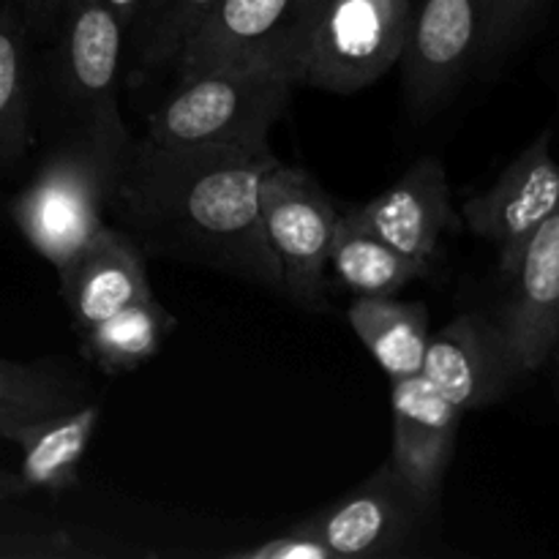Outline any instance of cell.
Listing matches in <instances>:
<instances>
[{"label":"cell","mask_w":559,"mask_h":559,"mask_svg":"<svg viewBox=\"0 0 559 559\" xmlns=\"http://www.w3.org/2000/svg\"><path fill=\"white\" fill-rule=\"evenodd\" d=\"M102 407L74 404L58 415L36 420L11 437L22 451L11 475H0V497H22L27 491L60 495L80 484V462L93 440Z\"/></svg>","instance_id":"16"},{"label":"cell","mask_w":559,"mask_h":559,"mask_svg":"<svg viewBox=\"0 0 559 559\" xmlns=\"http://www.w3.org/2000/svg\"><path fill=\"white\" fill-rule=\"evenodd\" d=\"M435 508L385 462L358 489L314 513L311 522L333 559L396 557L418 538Z\"/></svg>","instance_id":"9"},{"label":"cell","mask_w":559,"mask_h":559,"mask_svg":"<svg viewBox=\"0 0 559 559\" xmlns=\"http://www.w3.org/2000/svg\"><path fill=\"white\" fill-rule=\"evenodd\" d=\"M96 3L104 5V9L112 11V14L118 16L120 25H123L126 31H129L131 20H134V14H136V9H140L142 0H96Z\"/></svg>","instance_id":"26"},{"label":"cell","mask_w":559,"mask_h":559,"mask_svg":"<svg viewBox=\"0 0 559 559\" xmlns=\"http://www.w3.org/2000/svg\"><path fill=\"white\" fill-rule=\"evenodd\" d=\"M420 374L462 415L500 402L522 377L497 320L484 314H462L429 336Z\"/></svg>","instance_id":"12"},{"label":"cell","mask_w":559,"mask_h":559,"mask_svg":"<svg viewBox=\"0 0 559 559\" xmlns=\"http://www.w3.org/2000/svg\"><path fill=\"white\" fill-rule=\"evenodd\" d=\"M495 0H424L404 47V91L413 112L429 115L478 63Z\"/></svg>","instance_id":"10"},{"label":"cell","mask_w":559,"mask_h":559,"mask_svg":"<svg viewBox=\"0 0 559 559\" xmlns=\"http://www.w3.org/2000/svg\"><path fill=\"white\" fill-rule=\"evenodd\" d=\"M497 325L519 374H533L559 349V205L519 254Z\"/></svg>","instance_id":"11"},{"label":"cell","mask_w":559,"mask_h":559,"mask_svg":"<svg viewBox=\"0 0 559 559\" xmlns=\"http://www.w3.org/2000/svg\"><path fill=\"white\" fill-rule=\"evenodd\" d=\"M66 3L69 0H11L16 11H20L22 22H25L31 41H49L58 27L60 16H63Z\"/></svg>","instance_id":"25"},{"label":"cell","mask_w":559,"mask_h":559,"mask_svg":"<svg viewBox=\"0 0 559 559\" xmlns=\"http://www.w3.org/2000/svg\"><path fill=\"white\" fill-rule=\"evenodd\" d=\"M227 557L235 559H333L331 551L325 549V544L317 535L314 522L304 519V522L293 524L284 533L273 535L265 544L249 546V549L229 551Z\"/></svg>","instance_id":"24"},{"label":"cell","mask_w":559,"mask_h":559,"mask_svg":"<svg viewBox=\"0 0 559 559\" xmlns=\"http://www.w3.org/2000/svg\"><path fill=\"white\" fill-rule=\"evenodd\" d=\"M298 87L287 69H222L178 80L147 120L142 145L162 153L265 147Z\"/></svg>","instance_id":"3"},{"label":"cell","mask_w":559,"mask_h":559,"mask_svg":"<svg viewBox=\"0 0 559 559\" xmlns=\"http://www.w3.org/2000/svg\"><path fill=\"white\" fill-rule=\"evenodd\" d=\"M109 186L112 175L91 147L60 140L11 197L9 216L31 249L60 271L107 224Z\"/></svg>","instance_id":"5"},{"label":"cell","mask_w":559,"mask_h":559,"mask_svg":"<svg viewBox=\"0 0 559 559\" xmlns=\"http://www.w3.org/2000/svg\"><path fill=\"white\" fill-rule=\"evenodd\" d=\"M262 224L282 267L284 298L300 309H325L328 249L338 207L306 169L276 162L260 183Z\"/></svg>","instance_id":"6"},{"label":"cell","mask_w":559,"mask_h":559,"mask_svg":"<svg viewBox=\"0 0 559 559\" xmlns=\"http://www.w3.org/2000/svg\"><path fill=\"white\" fill-rule=\"evenodd\" d=\"M347 320L388 380L420 374L429 347V311L424 304H404L393 295H358Z\"/></svg>","instance_id":"17"},{"label":"cell","mask_w":559,"mask_h":559,"mask_svg":"<svg viewBox=\"0 0 559 559\" xmlns=\"http://www.w3.org/2000/svg\"><path fill=\"white\" fill-rule=\"evenodd\" d=\"M415 0H306L298 85L358 93L402 63Z\"/></svg>","instance_id":"4"},{"label":"cell","mask_w":559,"mask_h":559,"mask_svg":"<svg viewBox=\"0 0 559 559\" xmlns=\"http://www.w3.org/2000/svg\"><path fill=\"white\" fill-rule=\"evenodd\" d=\"M328 267H333L344 287L353 289L355 295H364V298L396 295L409 282L431 273V265L413 260L377 235L366 233L364 227L349 222L342 211H338L331 249H328Z\"/></svg>","instance_id":"18"},{"label":"cell","mask_w":559,"mask_h":559,"mask_svg":"<svg viewBox=\"0 0 559 559\" xmlns=\"http://www.w3.org/2000/svg\"><path fill=\"white\" fill-rule=\"evenodd\" d=\"M60 295L76 333L115 311L156 298L140 246L115 224H104L58 271Z\"/></svg>","instance_id":"15"},{"label":"cell","mask_w":559,"mask_h":559,"mask_svg":"<svg viewBox=\"0 0 559 559\" xmlns=\"http://www.w3.org/2000/svg\"><path fill=\"white\" fill-rule=\"evenodd\" d=\"M74 404V385L60 371L0 358V440Z\"/></svg>","instance_id":"22"},{"label":"cell","mask_w":559,"mask_h":559,"mask_svg":"<svg viewBox=\"0 0 559 559\" xmlns=\"http://www.w3.org/2000/svg\"><path fill=\"white\" fill-rule=\"evenodd\" d=\"M342 213L366 233L426 265H435L442 235L459 227L445 167L431 156L415 162L380 197Z\"/></svg>","instance_id":"13"},{"label":"cell","mask_w":559,"mask_h":559,"mask_svg":"<svg viewBox=\"0 0 559 559\" xmlns=\"http://www.w3.org/2000/svg\"><path fill=\"white\" fill-rule=\"evenodd\" d=\"M391 464L426 502L437 506L456 453L462 409L453 407L424 374H413L391 380Z\"/></svg>","instance_id":"14"},{"label":"cell","mask_w":559,"mask_h":559,"mask_svg":"<svg viewBox=\"0 0 559 559\" xmlns=\"http://www.w3.org/2000/svg\"><path fill=\"white\" fill-rule=\"evenodd\" d=\"M546 5L549 0H495L478 63L497 69L535 31Z\"/></svg>","instance_id":"23"},{"label":"cell","mask_w":559,"mask_h":559,"mask_svg":"<svg viewBox=\"0 0 559 559\" xmlns=\"http://www.w3.org/2000/svg\"><path fill=\"white\" fill-rule=\"evenodd\" d=\"M126 27L96 0H69L52 33V85L63 140L91 147L109 175H118L129 158L131 140L120 115V69Z\"/></svg>","instance_id":"2"},{"label":"cell","mask_w":559,"mask_h":559,"mask_svg":"<svg viewBox=\"0 0 559 559\" xmlns=\"http://www.w3.org/2000/svg\"><path fill=\"white\" fill-rule=\"evenodd\" d=\"M306 0H216L180 49L178 80L222 69H287L298 82Z\"/></svg>","instance_id":"7"},{"label":"cell","mask_w":559,"mask_h":559,"mask_svg":"<svg viewBox=\"0 0 559 559\" xmlns=\"http://www.w3.org/2000/svg\"><path fill=\"white\" fill-rule=\"evenodd\" d=\"M271 145L162 153L134 140L109 186L107 213L142 254L211 267L284 295L282 267L262 224Z\"/></svg>","instance_id":"1"},{"label":"cell","mask_w":559,"mask_h":559,"mask_svg":"<svg viewBox=\"0 0 559 559\" xmlns=\"http://www.w3.org/2000/svg\"><path fill=\"white\" fill-rule=\"evenodd\" d=\"M216 0H142L126 31V47L140 71L175 66L180 49L189 41Z\"/></svg>","instance_id":"21"},{"label":"cell","mask_w":559,"mask_h":559,"mask_svg":"<svg viewBox=\"0 0 559 559\" xmlns=\"http://www.w3.org/2000/svg\"><path fill=\"white\" fill-rule=\"evenodd\" d=\"M175 328V314L156 298L140 300L115 311L80 333L82 353L104 374H126L156 358L162 344Z\"/></svg>","instance_id":"20"},{"label":"cell","mask_w":559,"mask_h":559,"mask_svg":"<svg viewBox=\"0 0 559 559\" xmlns=\"http://www.w3.org/2000/svg\"><path fill=\"white\" fill-rule=\"evenodd\" d=\"M27 33L11 0H0V180L22 167L33 145Z\"/></svg>","instance_id":"19"},{"label":"cell","mask_w":559,"mask_h":559,"mask_svg":"<svg viewBox=\"0 0 559 559\" xmlns=\"http://www.w3.org/2000/svg\"><path fill=\"white\" fill-rule=\"evenodd\" d=\"M559 205V162L551 156V129H544L480 194L462 205L469 233L497 246V267L508 278L535 229Z\"/></svg>","instance_id":"8"}]
</instances>
